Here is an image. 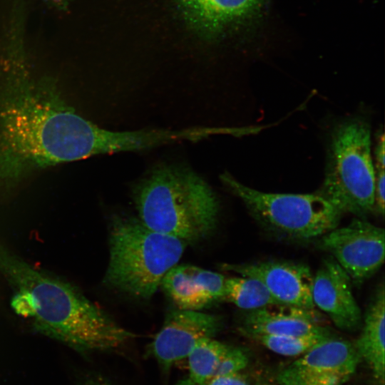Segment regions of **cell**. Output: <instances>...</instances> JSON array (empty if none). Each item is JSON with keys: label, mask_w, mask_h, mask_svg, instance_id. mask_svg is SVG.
Wrapping results in <instances>:
<instances>
[{"label": "cell", "mask_w": 385, "mask_h": 385, "mask_svg": "<svg viewBox=\"0 0 385 385\" xmlns=\"http://www.w3.org/2000/svg\"><path fill=\"white\" fill-rule=\"evenodd\" d=\"M385 141L382 133L378 136V141L375 149V160L376 170H384L385 168Z\"/></svg>", "instance_id": "7402d4cb"}, {"label": "cell", "mask_w": 385, "mask_h": 385, "mask_svg": "<svg viewBox=\"0 0 385 385\" xmlns=\"http://www.w3.org/2000/svg\"><path fill=\"white\" fill-rule=\"evenodd\" d=\"M384 170H376L375 182V205L374 211L384 216Z\"/></svg>", "instance_id": "ffe728a7"}, {"label": "cell", "mask_w": 385, "mask_h": 385, "mask_svg": "<svg viewBox=\"0 0 385 385\" xmlns=\"http://www.w3.org/2000/svg\"><path fill=\"white\" fill-rule=\"evenodd\" d=\"M375 182L369 121L361 116L340 121L331 133L324 179L317 194L342 213L362 217L374 211Z\"/></svg>", "instance_id": "5b68a950"}, {"label": "cell", "mask_w": 385, "mask_h": 385, "mask_svg": "<svg viewBox=\"0 0 385 385\" xmlns=\"http://www.w3.org/2000/svg\"><path fill=\"white\" fill-rule=\"evenodd\" d=\"M226 278L190 265H176L162 279L160 286L179 309L200 311L225 299Z\"/></svg>", "instance_id": "7c38bea8"}, {"label": "cell", "mask_w": 385, "mask_h": 385, "mask_svg": "<svg viewBox=\"0 0 385 385\" xmlns=\"http://www.w3.org/2000/svg\"><path fill=\"white\" fill-rule=\"evenodd\" d=\"M48 4L58 9L65 10L71 0H44Z\"/></svg>", "instance_id": "cb8c5ba5"}, {"label": "cell", "mask_w": 385, "mask_h": 385, "mask_svg": "<svg viewBox=\"0 0 385 385\" xmlns=\"http://www.w3.org/2000/svg\"><path fill=\"white\" fill-rule=\"evenodd\" d=\"M253 383L245 374L238 372L215 377L208 385H259Z\"/></svg>", "instance_id": "44dd1931"}, {"label": "cell", "mask_w": 385, "mask_h": 385, "mask_svg": "<svg viewBox=\"0 0 385 385\" xmlns=\"http://www.w3.org/2000/svg\"><path fill=\"white\" fill-rule=\"evenodd\" d=\"M361 359L354 344L333 336L280 371L277 385H344Z\"/></svg>", "instance_id": "ba28073f"}, {"label": "cell", "mask_w": 385, "mask_h": 385, "mask_svg": "<svg viewBox=\"0 0 385 385\" xmlns=\"http://www.w3.org/2000/svg\"><path fill=\"white\" fill-rule=\"evenodd\" d=\"M108 242L109 260L103 284L141 299L155 294L188 244L148 227L138 218L124 215L112 218Z\"/></svg>", "instance_id": "277c9868"}, {"label": "cell", "mask_w": 385, "mask_h": 385, "mask_svg": "<svg viewBox=\"0 0 385 385\" xmlns=\"http://www.w3.org/2000/svg\"><path fill=\"white\" fill-rule=\"evenodd\" d=\"M240 330L247 337L252 334L304 336L331 334L319 323L314 309L283 304L247 311Z\"/></svg>", "instance_id": "4fadbf2b"}, {"label": "cell", "mask_w": 385, "mask_h": 385, "mask_svg": "<svg viewBox=\"0 0 385 385\" xmlns=\"http://www.w3.org/2000/svg\"><path fill=\"white\" fill-rule=\"evenodd\" d=\"M248 337L276 354L287 356H297L304 354L333 335L332 334L304 336L252 334Z\"/></svg>", "instance_id": "ac0fdd59"}, {"label": "cell", "mask_w": 385, "mask_h": 385, "mask_svg": "<svg viewBox=\"0 0 385 385\" xmlns=\"http://www.w3.org/2000/svg\"><path fill=\"white\" fill-rule=\"evenodd\" d=\"M222 269L260 279L279 304L314 309L312 297L314 275L305 264L265 261L225 264Z\"/></svg>", "instance_id": "30bf717a"}, {"label": "cell", "mask_w": 385, "mask_h": 385, "mask_svg": "<svg viewBox=\"0 0 385 385\" xmlns=\"http://www.w3.org/2000/svg\"><path fill=\"white\" fill-rule=\"evenodd\" d=\"M23 9L13 7L0 53V185H14L32 171L61 163L151 149L150 130L101 128L65 101L54 80L33 74Z\"/></svg>", "instance_id": "6da1fadb"}, {"label": "cell", "mask_w": 385, "mask_h": 385, "mask_svg": "<svg viewBox=\"0 0 385 385\" xmlns=\"http://www.w3.org/2000/svg\"><path fill=\"white\" fill-rule=\"evenodd\" d=\"M0 274L10 305L37 333L88 354L122 348L135 334L71 282L26 261L0 240Z\"/></svg>", "instance_id": "7a4b0ae2"}, {"label": "cell", "mask_w": 385, "mask_h": 385, "mask_svg": "<svg viewBox=\"0 0 385 385\" xmlns=\"http://www.w3.org/2000/svg\"><path fill=\"white\" fill-rule=\"evenodd\" d=\"M230 346L214 338L200 340L187 356L188 373L175 385H208L217 376L221 359Z\"/></svg>", "instance_id": "2e32d148"}, {"label": "cell", "mask_w": 385, "mask_h": 385, "mask_svg": "<svg viewBox=\"0 0 385 385\" xmlns=\"http://www.w3.org/2000/svg\"><path fill=\"white\" fill-rule=\"evenodd\" d=\"M249 363V357L242 348L230 346L219 365L217 376L242 372Z\"/></svg>", "instance_id": "d6986e66"}, {"label": "cell", "mask_w": 385, "mask_h": 385, "mask_svg": "<svg viewBox=\"0 0 385 385\" xmlns=\"http://www.w3.org/2000/svg\"><path fill=\"white\" fill-rule=\"evenodd\" d=\"M185 18L207 32H220L254 17L263 0H175Z\"/></svg>", "instance_id": "5bb4252c"}, {"label": "cell", "mask_w": 385, "mask_h": 385, "mask_svg": "<svg viewBox=\"0 0 385 385\" xmlns=\"http://www.w3.org/2000/svg\"><path fill=\"white\" fill-rule=\"evenodd\" d=\"M385 296L381 286L365 314L361 334L354 343L361 357L371 370L379 385L385 379Z\"/></svg>", "instance_id": "9a60e30c"}, {"label": "cell", "mask_w": 385, "mask_h": 385, "mask_svg": "<svg viewBox=\"0 0 385 385\" xmlns=\"http://www.w3.org/2000/svg\"><path fill=\"white\" fill-rule=\"evenodd\" d=\"M225 299L246 311L279 304L262 282L249 276L226 278Z\"/></svg>", "instance_id": "e0dca14e"}, {"label": "cell", "mask_w": 385, "mask_h": 385, "mask_svg": "<svg viewBox=\"0 0 385 385\" xmlns=\"http://www.w3.org/2000/svg\"><path fill=\"white\" fill-rule=\"evenodd\" d=\"M259 385H265V384H260Z\"/></svg>", "instance_id": "d4e9b609"}, {"label": "cell", "mask_w": 385, "mask_h": 385, "mask_svg": "<svg viewBox=\"0 0 385 385\" xmlns=\"http://www.w3.org/2000/svg\"><path fill=\"white\" fill-rule=\"evenodd\" d=\"M312 297L339 329L355 331L362 323L360 308L352 292V282L333 257L324 260L313 277Z\"/></svg>", "instance_id": "8fae6325"}, {"label": "cell", "mask_w": 385, "mask_h": 385, "mask_svg": "<svg viewBox=\"0 0 385 385\" xmlns=\"http://www.w3.org/2000/svg\"><path fill=\"white\" fill-rule=\"evenodd\" d=\"M222 182L266 230L294 240L318 238L337 227L342 213L315 194L270 193L252 189L228 173Z\"/></svg>", "instance_id": "8992f818"}, {"label": "cell", "mask_w": 385, "mask_h": 385, "mask_svg": "<svg viewBox=\"0 0 385 385\" xmlns=\"http://www.w3.org/2000/svg\"><path fill=\"white\" fill-rule=\"evenodd\" d=\"M138 219L148 227L187 243L206 238L216 227L219 201L190 167L161 163L133 188Z\"/></svg>", "instance_id": "3957f363"}, {"label": "cell", "mask_w": 385, "mask_h": 385, "mask_svg": "<svg viewBox=\"0 0 385 385\" xmlns=\"http://www.w3.org/2000/svg\"><path fill=\"white\" fill-rule=\"evenodd\" d=\"M78 385H113L105 376L96 373H88L81 379Z\"/></svg>", "instance_id": "603a6c76"}, {"label": "cell", "mask_w": 385, "mask_h": 385, "mask_svg": "<svg viewBox=\"0 0 385 385\" xmlns=\"http://www.w3.org/2000/svg\"><path fill=\"white\" fill-rule=\"evenodd\" d=\"M319 238L321 248L332 255L356 286H361L384 264V230L368 221L355 218Z\"/></svg>", "instance_id": "52a82bcc"}, {"label": "cell", "mask_w": 385, "mask_h": 385, "mask_svg": "<svg viewBox=\"0 0 385 385\" xmlns=\"http://www.w3.org/2000/svg\"><path fill=\"white\" fill-rule=\"evenodd\" d=\"M222 325L217 315L178 309L168 314L148 352L168 374L175 363L187 358L200 340L214 338Z\"/></svg>", "instance_id": "9c48e42d"}]
</instances>
